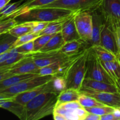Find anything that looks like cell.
Segmentation results:
<instances>
[{"label":"cell","instance_id":"4dcf8cb0","mask_svg":"<svg viewBox=\"0 0 120 120\" xmlns=\"http://www.w3.org/2000/svg\"><path fill=\"white\" fill-rule=\"evenodd\" d=\"M18 22L14 18H8L0 20V35L9 33V31L18 24Z\"/></svg>","mask_w":120,"mask_h":120},{"label":"cell","instance_id":"f6af8a7d","mask_svg":"<svg viewBox=\"0 0 120 120\" xmlns=\"http://www.w3.org/2000/svg\"><path fill=\"white\" fill-rule=\"evenodd\" d=\"M53 119L55 120H66L65 117L63 114L57 113V112H54L53 113Z\"/></svg>","mask_w":120,"mask_h":120},{"label":"cell","instance_id":"816d5d0a","mask_svg":"<svg viewBox=\"0 0 120 120\" xmlns=\"http://www.w3.org/2000/svg\"><path fill=\"white\" fill-rule=\"evenodd\" d=\"M118 92H119V93L120 94V90L119 89V90H118Z\"/></svg>","mask_w":120,"mask_h":120},{"label":"cell","instance_id":"8992f818","mask_svg":"<svg viewBox=\"0 0 120 120\" xmlns=\"http://www.w3.org/2000/svg\"><path fill=\"white\" fill-rule=\"evenodd\" d=\"M54 76H52V75H46V76L37 75L31 78L22 81L9 87L0 89V94H4L11 97H14L18 94L28 91L30 89H32L47 83Z\"/></svg>","mask_w":120,"mask_h":120},{"label":"cell","instance_id":"44dd1931","mask_svg":"<svg viewBox=\"0 0 120 120\" xmlns=\"http://www.w3.org/2000/svg\"><path fill=\"white\" fill-rule=\"evenodd\" d=\"M38 75L36 74H23V75H14L9 77L0 81V89H5L16 84L22 81L31 78Z\"/></svg>","mask_w":120,"mask_h":120},{"label":"cell","instance_id":"60d3db41","mask_svg":"<svg viewBox=\"0 0 120 120\" xmlns=\"http://www.w3.org/2000/svg\"><path fill=\"white\" fill-rule=\"evenodd\" d=\"M16 53V52L15 51V49L14 48L10 49L8 51L4 53L1 54L0 55V63L3 61L5 60L6 59H8L9 57H10L11 56H13L14 55H15Z\"/></svg>","mask_w":120,"mask_h":120},{"label":"cell","instance_id":"4316f807","mask_svg":"<svg viewBox=\"0 0 120 120\" xmlns=\"http://www.w3.org/2000/svg\"><path fill=\"white\" fill-rule=\"evenodd\" d=\"M17 38L9 33L0 35V55L12 49Z\"/></svg>","mask_w":120,"mask_h":120},{"label":"cell","instance_id":"1f68e13d","mask_svg":"<svg viewBox=\"0 0 120 120\" xmlns=\"http://www.w3.org/2000/svg\"><path fill=\"white\" fill-rule=\"evenodd\" d=\"M89 113L95 114L98 115V116H103V115L107 114L112 113L114 112L116 108L113 107L109 106V105H104L103 106L94 107L84 108Z\"/></svg>","mask_w":120,"mask_h":120},{"label":"cell","instance_id":"836d02e7","mask_svg":"<svg viewBox=\"0 0 120 120\" xmlns=\"http://www.w3.org/2000/svg\"><path fill=\"white\" fill-rule=\"evenodd\" d=\"M55 34L51 35H43L39 36L34 41V52L40 51L41 49L48 43L50 39Z\"/></svg>","mask_w":120,"mask_h":120},{"label":"cell","instance_id":"d6986e66","mask_svg":"<svg viewBox=\"0 0 120 120\" xmlns=\"http://www.w3.org/2000/svg\"><path fill=\"white\" fill-rule=\"evenodd\" d=\"M87 48L90 47H88L86 43L83 40L79 39L64 42L60 49V51L66 56H72L80 52L85 48Z\"/></svg>","mask_w":120,"mask_h":120},{"label":"cell","instance_id":"c3c4849f","mask_svg":"<svg viewBox=\"0 0 120 120\" xmlns=\"http://www.w3.org/2000/svg\"><path fill=\"white\" fill-rule=\"evenodd\" d=\"M11 0H0V10L9 3Z\"/></svg>","mask_w":120,"mask_h":120},{"label":"cell","instance_id":"52a82bcc","mask_svg":"<svg viewBox=\"0 0 120 120\" xmlns=\"http://www.w3.org/2000/svg\"><path fill=\"white\" fill-rule=\"evenodd\" d=\"M76 28L81 39L90 47L92 35V15L87 11H77L75 15Z\"/></svg>","mask_w":120,"mask_h":120},{"label":"cell","instance_id":"4fadbf2b","mask_svg":"<svg viewBox=\"0 0 120 120\" xmlns=\"http://www.w3.org/2000/svg\"><path fill=\"white\" fill-rule=\"evenodd\" d=\"M39 68L31 56L29 54H27L26 57L15 63L8 71L13 75L36 74Z\"/></svg>","mask_w":120,"mask_h":120},{"label":"cell","instance_id":"cb8c5ba5","mask_svg":"<svg viewBox=\"0 0 120 120\" xmlns=\"http://www.w3.org/2000/svg\"><path fill=\"white\" fill-rule=\"evenodd\" d=\"M24 0H21L18 2L12 4H7L4 8L0 10V20L4 19L12 18L13 15L19 10L22 5H23L22 2Z\"/></svg>","mask_w":120,"mask_h":120},{"label":"cell","instance_id":"83f0119b","mask_svg":"<svg viewBox=\"0 0 120 120\" xmlns=\"http://www.w3.org/2000/svg\"><path fill=\"white\" fill-rule=\"evenodd\" d=\"M70 16H71V15H70ZM69 17L50 22L49 23V24L47 25V26L46 27L41 33H40L39 36L43 35H51V34H56V33L61 32L63 23H64L66 20Z\"/></svg>","mask_w":120,"mask_h":120},{"label":"cell","instance_id":"9c48e42d","mask_svg":"<svg viewBox=\"0 0 120 120\" xmlns=\"http://www.w3.org/2000/svg\"><path fill=\"white\" fill-rule=\"evenodd\" d=\"M101 46L113 53L116 56L119 54L116 35L111 23L104 19V24L100 34V44Z\"/></svg>","mask_w":120,"mask_h":120},{"label":"cell","instance_id":"ac0fdd59","mask_svg":"<svg viewBox=\"0 0 120 120\" xmlns=\"http://www.w3.org/2000/svg\"><path fill=\"white\" fill-rule=\"evenodd\" d=\"M0 108L8 110L20 120H26L25 105L13 100H5L0 101Z\"/></svg>","mask_w":120,"mask_h":120},{"label":"cell","instance_id":"e0dca14e","mask_svg":"<svg viewBox=\"0 0 120 120\" xmlns=\"http://www.w3.org/2000/svg\"><path fill=\"white\" fill-rule=\"evenodd\" d=\"M76 12L69 16L63 25L61 32L64 42L80 39L75 24V15Z\"/></svg>","mask_w":120,"mask_h":120},{"label":"cell","instance_id":"ffe728a7","mask_svg":"<svg viewBox=\"0 0 120 120\" xmlns=\"http://www.w3.org/2000/svg\"><path fill=\"white\" fill-rule=\"evenodd\" d=\"M64 43L63 36L61 32L55 34L50 39L48 43L40 50L41 52H48L56 51L60 50L61 47Z\"/></svg>","mask_w":120,"mask_h":120},{"label":"cell","instance_id":"bcb514c9","mask_svg":"<svg viewBox=\"0 0 120 120\" xmlns=\"http://www.w3.org/2000/svg\"><path fill=\"white\" fill-rule=\"evenodd\" d=\"M112 114L114 116L116 120H120V108H116Z\"/></svg>","mask_w":120,"mask_h":120},{"label":"cell","instance_id":"8d00e7d4","mask_svg":"<svg viewBox=\"0 0 120 120\" xmlns=\"http://www.w3.org/2000/svg\"><path fill=\"white\" fill-rule=\"evenodd\" d=\"M56 106L66 109H77L79 108L83 107L78 100L66 102V103H58V102H57Z\"/></svg>","mask_w":120,"mask_h":120},{"label":"cell","instance_id":"30bf717a","mask_svg":"<svg viewBox=\"0 0 120 120\" xmlns=\"http://www.w3.org/2000/svg\"><path fill=\"white\" fill-rule=\"evenodd\" d=\"M53 77L50 80H49V82L45 83V84H42V85L34 88L32 89H30L28 91H25V92L21 93L16 95L15 96H14L13 100L15 101L18 102V103H20L22 105H25L29 101L31 100L32 98H34L36 96H38L40 94L45 92L56 93L55 89H54L53 82Z\"/></svg>","mask_w":120,"mask_h":120},{"label":"cell","instance_id":"ee69618b","mask_svg":"<svg viewBox=\"0 0 120 120\" xmlns=\"http://www.w3.org/2000/svg\"><path fill=\"white\" fill-rule=\"evenodd\" d=\"M100 120H116V118L112 112V113L107 114L101 116Z\"/></svg>","mask_w":120,"mask_h":120},{"label":"cell","instance_id":"7c38bea8","mask_svg":"<svg viewBox=\"0 0 120 120\" xmlns=\"http://www.w3.org/2000/svg\"><path fill=\"white\" fill-rule=\"evenodd\" d=\"M99 9L104 20L120 22V0H103Z\"/></svg>","mask_w":120,"mask_h":120},{"label":"cell","instance_id":"7bdbcfd3","mask_svg":"<svg viewBox=\"0 0 120 120\" xmlns=\"http://www.w3.org/2000/svg\"><path fill=\"white\" fill-rule=\"evenodd\" d=\"M101 116L92 113H88L85 120H100Z\"/></svg>","mask_w":120,"mask_h":120},{"label":"cell","instance_id":"74e56055","mask_svg":"<svg viewBox=\"0 0 120 120\" xmlns=\"http://www.w3.org/2000/svg\"><path fill=\"white\" fill-rule=\"evenodd\" d=\"M34 27H33L32 32L40 34L46 27L47 26L50 22H42V21H33Z\"/></svg>","mask_w":120,"mask_h":120},{"label":"cell","instance_id":"f907efd6","mask_svg":"<svg viewBox=\"0 0 120 120\" xmlns=\"http://www.w3.org/2000/svg\"><path fill=\"white\" fill-rule=\"evenodd\" d=\"M117 60H118V62H119V63H120V55H118L117 56Z\"/></svg>","mask_w":120,"mask_h":120},{"label":"cell","instance_id":"ba28073f","mask_svg":"<svg viewBox=\"0 0 120 120\" xmlns=\"http://www.w3.org/2000/svg\"><path fill=\"white\" fill-rule=\"evenodd\" d=\"M80 91L81 93L93 97L102 104L115 108H120V94L119 92L116 93L101 92L85 87H82Z\"/></svg>","mask_w":120,"mask_h":120},{"label":"cell","instance_id":"7402d4cb","mask_svg":"<svg viewBox=\"0 0 120 120\" xmlns=\"http://www.w3.org/2000/svg\"><path fill=\"white\" fill-rule=\"evenodd\" d=\"M33 27H34L33 21H26V22L18 23L9 30V34L15 37L18 38L28 33L32 32Z\"/></svg>","mask_w":120,"mask_h":120},{"label":"cell","instance_id":"6da1fadb","mask_svg":"<svg viewBox=\"0 0 120 120\" xmlns=\"http://www.w3.org/2000/svg\"><path fill=\"white\" fill-rule=\"evenodd\" d=\"M90 48H85L80 52L71 56L62 76L66 83V89L80 90L86 77L87 59Z\"/></svg>","mask_w":120,"mask_h":120},{"label":"cell","instance_id":"484cf974","mask_svg":"<svg viewBox=\"0 0 120 120\" xmlns=\"http://www.w3.org/2000/svg\"><path fill=\"white\" fill-rule=\"evenodd\" d=\"M95 53L97 55L100 60L104 62H111L117 59V56L116 55L103 48L101 45H94L91 46Z\"/></svg>","mask_w":120,"mask_h":120},{"label":"cell","instance_id":"f35d334b","mask_svg":"<svg viewBox=\"0 0 120 120\" xmlns=\"http://www.w3.org/2000/svg\"><path fill=\"white\" fill-rule=\"evenodd\" d=\"M110 23L112 25L115 32L117 46H118V52H119L118 55H120V22H112V23L110 22Z\"/></svg>","mask_w":120,"mask_h":120},{"label":"cell","instance_id":"b9f144b4","mask_svg":"<svg viewBox=\"0 0 120 120\" xmlns=\"http://www.w3.org/2000/svg\"><path fill=\"white\" fill-rule=\"evenodd\" d=\"M13 74L9 72L8 70H0V81L5 79L9 77L10 76H12Z\"/></svg>","mask_w":120,"mask_h":120},{"label":"cell","instance_id":"7dc6e473","mask_svg":"<svg viewBox=\"0 0 120 120\" xmlns=\"http://www.w3.org/2000/svg\"><path fill=\"white\" fill-rule=\"evenodd\" d=\"M14 97L7 96L4 94H0V101L5 100H14Z\"/></svg>","mask_w":120,"mask_h":120},{"label":"cell","instance_id":"9a60e30c","mask_svg":"<svg viewBox=\"0 0 120 120\" xmlns=\"http://www.w3.org/2000/svg\"><path fill=\"white\" fill-rule=\"evenodd\" d=\"M92 15V35L90 47L100 44V34L104 24V18L100 9L91 12Z\"/></svg>","mask_w":120,"mask_h":120},{"label":"cell","instance_id":"ab89813d","mask_svg":"<svg viewBox=\"0 0 120 120\" xmlns=\"http://www.w3.org/2000/svg\"><path fill=\"white\" fill-rule=\"evenodd\" d=\"M110 66L112 69L114 74L117 80L120 79V63L117 60V59L115 60L109 62Z\"/></svg>","mask_w":120,"mask_h":120},{"label":"cell","instance_id":"8fae6325","mask_svg":"<svg viewBox=\"0 0 120 120\" xmlns=\"http://www.w3.org/2000/svg\"><path fill=\"white\" fill-rule=\"evenodd\" d=\"M29 55L31 56L35 63L39 68L46 66L69 57L62 53L60 50L48 52H34L29 53Z\"/></svg>","mask_w":120,"mask_h":120},{"label":"cell","instance_id":"e575fe53","mask_svg":"<svg viewBox=\"0 0 120 120\" xmlns=\"http://www.w3.org/2000/svg\"><path fill=\"white\" fill-rule=\"evenodd\" d=\"M53 86L55 91L59 94L66 89V83L63 76H55L53 79Z\"/></svg>","mask_w":120,"mask_h":120},{"label":"cell","instance_id":"f1b7e54d","mask_svg":"<svg viewBox=\"0 0 120 120\" xmlns=\"http://www.w3.org/2000/svg\"><path fill=\"white\" fill-rule=\"evenodd\" d=\"M27 56V54H22L16 52L5 60L0 63V70H8L15 63H18Z\"/></svg>","mask_w":120,"mask_h":120},{"label":"cell","instance_id":"681fc988","mask_svg":"<svg viewBox=\"0 0 120 120\" xmlns=\"http://www.w3.org/2000/svg\"><path fill=\"white\" fill-rule=\"evenodd\" d=\"M117 87H118V89H119L120 90V79H119L117 80Z\"/></svg>","mask_w":120,"mask_h":120},{"label":"cell","instance_id":"603a6c76","mask_svg":"<svg viewBox=\"0 0 120 120\" xmlns=\"http://www.w3.org/2000/svg\"><path fill=\"white\" fill-rule=\"evenodd\" d=\"M55 1L56 0H32V1H28V2L23 4L19 10L13 15L12 18H15L17 15L21 13L25 12L28 11L32 9H34V8H40V7L52 3Z\"/></svg>","mask_w":120,"mask_h":120},{"label":"cell","instance_id":"d6a6232c","mask_svg":"<svg viewBox=\"0 0 120 120\" xmlns=\"http://www.w3.org/2000/svg\"><path fill=\"white\" fill-rule=\"evenodd\" d=\"M39 36V34L35 32H29L22 35V36L17 38V39L14 43L13 48H16V47L19 46L27 43V42L34 41Z\"/></svg>","mask_w":120,"mask_h":120},{"label":"cell","instance_id":"d590c367","mask_svg":"<svg viewBox=\"0 0 120 120\" xmlns=\"http://www.w3.org/2000/svg\"><path fill=\"white\" fill-rule=\"evenodd\" d=\"M14 49L18 53L22 54H29L34 52V41L27 42L23 45L16 47Z\"/></svg>","mask_w":120,"mask_h":120},{"label":"cell","instance_id":"277c9868","mask_svg":"<svg viewBox=\"0 0 120 120\" xmlns=\"http://www.w3.org/2000/svg\"><path fill=\"white\" fill-rule=\"evenodd\" d=\"M103 0H56L40 8H58L73 11H87L90 12L100 8Z\"/></svg>","mask_w":120,"mask_h":120},{"label":"cell","instance_id":"5b68a950","mask_svg":"<svg viewBox=\"0 0 120 120\" xmlns=\"http://www.w3.org/2000/svg\"><path fill=\"white\" fill-rule=\"evenodd\" d=\"M85 78L101 81L117 86L114 81L107 73L104 66L102 65L101 60L91 47H90V51L88 56L87 66Z\"/></svg>","mask_w":120,"mask_h":120},{"label":"cell","instance_id":"f5cc1de1","mask_svg":"<svg viewBox=\"0 0 120 120\" xmlns=\"http://www.w3.org/2000/svg\"><path fill=\"white\" fill-rule=\"evenodd\" d=\"M0 18H1V16H0Z\"/></svg>","mask_w":120,"mask_h":120},{"label":"cell","instance_id":"5bb4252c","mask_svg":"<svg viewBox=\"0 0 120 120\" xmlns=\"http://www.w3.org/2000/svg\"><path fill=\"white\" fill-rule=\"evenodd\" d=\"M71 56H69L64 59L59 60L46 66L39 68L36 74L39 76H62L66 68Z\"/></svg>","mask_w":120,"mask_h":120},{"label":"cell","instance_id":"d4e9b609","mask_svg":"<svg viewBox=\"0 0 120 120\" xmlns=\"http://www.w3.org/2000/svg\"><path fill=\"white\" fill-rule=\"evenodd\" d=\"M80 93V90L76 89L71 88L66 89L59 93L57 97V102L66 103L78 100Z\"/></svg>","mask_w":120,"mask_h":120},{"label":"cell","instance_id":"7a4b0ae2","mask_svg":"<svg viewBox=\"0 0 120 120\" xmlns=\"http://www.w3.org/2000/svg\"><path fill=\"white\" fill-rule=\"evenodd\" d=\"M59 94L43 93L29 101L25 105L26 120H38L53 114Z\"/></svg>","mask_w":120,"mask_h":120},{"label":"cell","instance_id":"2e32d148","mask_svg":"<svg viewBox=\"0 0 120 120\" xmlns=\"http://www.w3.org/2000/svg\"><path fill=\"white\" fill-rule=\"evenodd\" d=\"M82 87L88 88L95 91H101V92L112 93H118L119 90L118 87L116 86V85L88 78L84 79Z\"/></svg>","mask_w":120,"mask_h":120},{"label":"cell","instance_id":"3957f363","mask_svg":"<svg viewBox=\"0 0 120 120\" xmlns=\"http://www.w3.org/2000/svg\"><path fill=\"white\" fill-rule=\"evenodd\" d=\"M77 11L58 8H37L21 13L15 18L18 23L26 21L52 22L66 18Z\"/></svg>","mask_w":120,"mask_h":120},{"label":"cell","instance_id":"f546056e","mask_svg":"<svg viewBox=\"0 0 120 120\" xmlns=\"http://www.w3.org/2000/svg\"><path fill=\"white\" fill-rule=\"evenodd\" d=\"M78 101L80 104H81V105L84 108L103 106V105H105V104H102L101 103L97 101L93 97L87 96V95L83 93H80V95L79 97Z\"/></svg>","mask_w":120,"mask_h":120}]
</instances>
